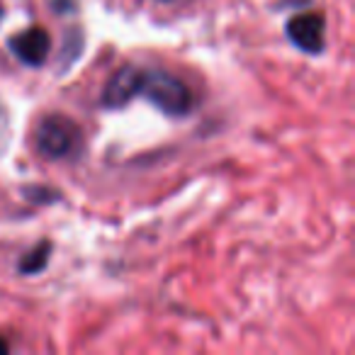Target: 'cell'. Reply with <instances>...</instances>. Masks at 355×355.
Returning <instances> with one entry per match:
<instances>
[{"label": "cell", "instance_id": "cell-1", "mask_svg": "<svg viewBox=\"0 0 355 355\" xmlns=\"http://www.w3.org/2000/svg\"><path fill=\"white\" fill-rule=\"evenodd\" d=\"M137 98H146L168 117H188L195 107L193 90L178 76L161 69H141Z\"/></svg>", "mask_w": 355, "mask_h": 355}, {"label": "cell", "instance_id": "cell-2", "mask_svg": "<svg viewBox=\"0 0 355 355\" xmlns=\"http://www.w3.org/2000/svg\"><path fill=\"white\" fill-rule=\"evenodd\" d=\"M80 144H83V132L73 119L64 114H46L37 127V146L54 161L78 156Z\"/></svg>", "mask_w": 355, "mask_h": 355}, {"label": "cell", "instance_id": "cell-3", "mask_svg": "<svg viewBox=\"0 0 355 355\" xmlns=\"http://www.w3.org/2000/svg\"><path fill=\"white\" fill-rule=\"evenodd\" d=\"M287 40L304 54H321L326 46V20L321 12H302V15L290 17L285 27Z\"/></svg>", "mask_w": 355, "mask_h": 355}, {"label": "cell", "instance_id": "cell-4", "mask_svg": "<svg viewBox=\"0 0 355 355\" xmlns=\"http://www.w3.org/2000/svg\"><path fill=\"white\" fill-rule=\"evenodd\" d=\"M139 80H141V66H122L105 85V93L100 98V105L107 110H117L137 98Z\"/></svg>", "mask_w": 355, "mask_h": 355}, {"label": "cell", "instance_id": "cell-5", "mask_svg": "<svg viewBox=\"0 0 355 355\" xmlns=\"http://www.w3.org/2000/svg\"><path fill=\"white\" fill-rule=\"evenodd\" d=\"M10 49L22 64L27 66H42L49 56L51 49V37L42 27H30V30L20 32L10 40Z\"/></svg>", "mask_w": 355, "mask_h": 355}, {"label": "cell", "instance_id": "cell-6", "mask_svg": "<svg viewBox=\"0 0 355 355\" xmlns=\"http://www.w3.org/2000/svg\"><path fill=\"white\" fill-rule=\"evenodd\" d=\"M49 253H51V243L49 241H42L32 248L27 256H22L20 261V272L25 275H35V272L44 270L46 268V261H49Z\"/></svg>", "mask_w": 355, "mask_h": 355}, {"label": "cell", "instance_id": "cell-7", "mask_svg": "<svg viewBox=\"0 0 355 355\" xmlns=\"http://www.w3.org/2000/svg\"><path fill=\"white\" fill-rule=\"evenodd\" d=\"M0 353H8V343H6V340H0Z\"/></svg>", "mask_w": 355, "mask_h": 355}]
</instances>
